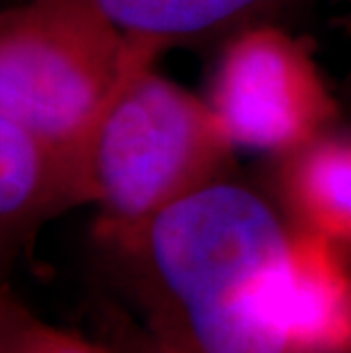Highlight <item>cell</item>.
I'll return each instance as SVG.
<instances>
[{
	"instance_id": "1",
	"label": "cell",
	"mask_w": 351,
	"mask_h": 353,
	"mask_svg": "<svg viewBox=\"0 0 351 353\" xmlns=\"http://www.w3.org/2000/svg\"><path fill=\"white\" fill-rule=\"evenodd\" d=\"M292 232L274 199L226 176L112 249L135 276L155 340L183 353H292Z\"/></svg>"
},
{
	"instance_id": "2",
	"label": "cell",
	"mask_w": 351,
	"mask_h": 353,
	"mask_svg": "<svg viewBox=\"0 0 351 353\" xmlns=\"http://www.w3.org/2000/svg\"><path fill=\"white\" fill-rule=\"evenodd\" d=\"M235 146L203 96L162 76L155 59L135 66L82 151L85 205L110 249L178 199L226 178Z\"/></svg>"
},
{
	"instance_id": "3",
	"label": "cell",
	"mask_w": 351,
	"mask_h": 353,
	"mask_svg": "<svg viewBox=\"0 0 351 353\" xmlns=\"http://www.w3.org/2000/svg\"><path fill=\"white\" fill-rule=\"evenodd\" d=\"M160 52L87 0H26L0 12V110L66 169L82 205L89 134L126 76Z\"/></svg>"
},
{
	"instance_id": "4",
	"label": "cell",
	"mask_w": 351,
	"mask_h": 353,
	"mask_svg": "<svg viewBox=\"0 0 351 353\" xmlns=\"http://www.w3.org/2000/svg\"><path fill=\"white\" fill-rule=\"evenodd\" d=\"M203 99L235 151L272 160L331 130L340 117L315 57L281 23L223 39Z\"/></svg>"
},
{
	"instance_id": "5",
	"label": "cell",
	"mask_w": 351,
	"mask_h": 353,
	"mask_svg": "<svg viewBox=\"0 0 351 353\" xmlns=\"http://www.w3.org/2000/svg\"><path fill=\"white\" fill-rule=\"evenodd\" d=\"M78 205L66 169L0 110V285H10L41 228Z\"/></svg>"
},
{
	"instance_id": "6",
	"label": "cell",
	"mask_w": 351,
	"mask_h": 353,
	"mask_svg": "<svg viewBox=\"0 0 351 353\" xmlns=\"http://www.w3.org/2000/svg\"><path fill=\"white\" fill-rule=\"evenodd\" d=\"M272 185L290 226L351 253V130L333 125L274 157Z\"/></svg>"
},
{
	"instance_id": "7",
	"label": "cell",
	"mask_w": 351,
	"mask_h": 353,
	"mask_svg": "<svg viewBox=\"0 0 351 353\" xmlns=\"http://www.w3.org/2000/svg\"><path fill=\"white\" fill-rule=\"evenodd\" d=\"M288 324L294 353H351V253L297 228Z\"/></svg>"
},
{
	"instance_id": "8",
	"label": "cell",
	"mask_w": 351,
	"mask_h": 353,
	"mask_svg": "<svg viewBox=\"0 0 351 353\" xmlns=\"http://www.w3.org/2000/svg\"><path fill=\"white\" fill-rule=\"evenodd\" d=\"M123 34L167 50L279 23L305 0H87Z\"/></svg>"
},
{
	"instance_id": "9",
	"label": "cell",
	"mask_w": 351,
	"mask_h": 353,
	"mask_svg": "<svg viewBox=\"0 0 351 353\" xmlns=\"http://www.w3.org/2000/svg\"><path fill=\"white\" fill-rule=\"evenodd\" d=\"M0 353H114L69 328L41 319L0 285Z\"/></svg>"
},
{
	"instance_id": "10",
	"label": "cell",
	"mask_w": 351,
	"mask_h": 353,
	"mask_svg": "<svg viewBox=\"0 0 351 353\" xmlns=\"http://www.w3.org/2000/svg\"><path fill=\"white\" fill-rule=\"evenodd\" d=\"M148 353H183V351H178L176 347H171V344L160 342V340H155V337H153L151 351H148Z\"/></svg>"
},
{
	"instance_id": "11",
	"label": "cell",
	"mask_w": 351,
	"mask_h": 353,
	"mask_svg": "<svg viewBox=\"0 0 351 353\" xmlns=\"http://www.w3.org/2000/svg\"><path fill=\"white\" fill-rule=\"evenodd\" d=\"M349 3H351V0H349Z\"/></svg>"
}]
</instances>
